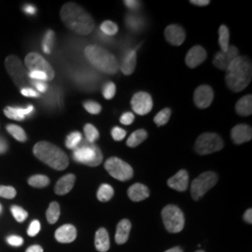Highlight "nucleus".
<instances>
[{"label":"nucleus","mask_w":252,"mask_h":252,"mask_svg":"<svg viewBox=\"0 0 252 252\" xmlns=\"http://www.w3.org/2000/svg\"><path fill=\"white\" fill-rule=\"evenodd\" d=\"M60 16L69 29L80 35L91 34L95 25L91 15L74 2L66 3L62 7Z\"/></svg>","instance_id":"1"},{"label":"nucleus","mask_w":252,"mask_h":252,"mask_svg":"<svg viewBox=\"0 0 252 252\" xmlns=\"http://www.w3.org/2000/svg\"><path fill=\"white\" fill-rule=\"evenodd\" d=\"M252 78V61L248 56L239 55L228 67L225 81L231 91L238 92L249 86Z\"/></svg>","instance_id":"2"},{"label":"nucleus","mask_w":252,"mask_h":252,"mask_svg":"<svg viewBox=\"0 0 252 252\" xmlns=\"http://www.w3.org/2000/svg\"><path fill=\"white\" fill-rule=\"evenodd\" d=\"M35 156L55 170H65L69 164L68 155L56 145L47 141H41L34 146Z\"/></svg>","instance_id":"3"},{"label":"nucleus","mask_w":252,"mask_h":252,"mask_svg":"<svg viewBox=\"0 0 252 252\" xmlns=\"http://www.w3.org/2000/svg\"><path fill=\"white\" fill-rule=\"evenodd\" d=\"M86 58L98 70L113 75L119 70V63L117 58L110 51L98 45L87 46L84 50Z\"/></svg>","instance_id":"4"},{"label":"nucleus","mask_w":252,"mask_h":252,"mask_svg":"<svg viewBox=\"0 0 252 252\" xmlns=\"http://www.w3.org/2000/svg\"><path fill=\"white\" fill-rule=\"evenodd\" d=\"M73 153L74 160L88 166H97L103 161V153L100 148L94 143H90L87 140L82 141Z\"/></svg>","instance_id":"5"},{"label":"nucleus","mask_w":252,"mask_h":252,"mask_svg":"<svg viewBox=\"0 0 252 252\" xmlns=\"http://www.w3.org/2000/svg\"><path fill=\"white\" fill-rule=\"evenodd\" d=\"M224 147L222 137L215 133H204L194 144V151L200 155H207L221 151Z\"/></svg>","instance_id":"6"},{"label":"nucleus","mask_w":252,"mask_h":252,"mask_svg":"<svg viewBox=\"0 0 252 252\" xmlns=\"http://www.w3.org/2000/svg\"><path fill=\"white\" fill-rule=\"evenodd\" d=\"M161 218L164 227L169 232H182L184 228L185 219L183 212L177 206L168 205L161 210Z\"/></svg>","instance_id":"7"},{"label":"nucleus","mask_w":252,"mask_h":252,"mask_svg":"<svg viewBox=\"0 0 252 252\" xmlns=\"http://www.w3.org/2000/svg\"><path fill=\"white\" fill-rule=\"evenodd\" d=\"M5 67L13 82L21 88L28 85V72L22 63L20 58L15 55H10L5 60Z\"/></svg>","instance_id":"8"},{"label":"nucleus","mask_w":252,"mask_h":252,"mask_svg":"<svg viewBox=\"0 0 252 252\" xmlns=\"http://www.w3.org/2000/svg\"><path fill=\"white\" fill-rule=\"evenodd\" d=\"M219 177L215 172H205L196 178L191 185V193L193 200L198 201L212 189L218 182Z\"/></svg>","instance_id":"9"},{"label":"nucleus","mask_w":252,"mask_h":252,"mask_svg":"<svg viewBox=\"0 0 252 252\" xmlns=\"http://www.w3.org/2000/svg\"><path fill=\"white\" fill-rule=\"evenodd\" d=\"M105 169L112 178L120 182L129 181L134 175L131 165L117 157H111L105 161Z\"/></svg>","instance_id":"10"},{"label":"nucleus","mask_w":252,"mask_h":252,"mask_svg":"<svg viewBox=\"0 0 252 252\" xmlns=\"http://www.w3.org/2000/svg\"><path fill=\"white\" fill-rule=\"evenodd\" d=\"M25 66L30 72L38 71L42 72L47 76L48 81H52L55 77V72L49 62L45 60L41 55L36 52H30L25 57Z\"/></svg>","instance_id":"11"},{"label":"nucleus","mask_w":252,"mask_h":252,"mask_svg":"<svg viewBox=\"0 0 252 252\" xmlns=\"http://www.w3.org/2000/svg\"><path fill=\"white\" fill-rule=\"evenodd\" d=\"M131 106L133 111L143 116L151 112L153 107V101L150 93L146 92H138L132 97Z\"/></svg>","instance_id":"12"},{"label":"nucleus","mask_w":252,"mask_h":252,"mask_svg":"<svg viewBox=\"0 0 252 252\" xmlns=\"http://www.w3.org/2000/svg\"><path fill=\"white\" fill-rule=\"evenodd\" d=\"M214 92L210 86L208 85H200L194 91L193 94V102L194 105L201 110L207 109L213 102Z\"/></svg>","instance_id":"13"},{"label":"nucleus","mask_w":252,"mask_h":252,"mask_svg":"<svg viewBox=\"0 0 252 252\" xmlns=\"http://www.w3.org/2000/svg\"><path fill=\"white\" fill-rule=\"evenodd\" d=\"M237 56H239V50L235 46H231L226 51L221 50L216 53L213 60V65L221 70L226 71L230 64Z\"/></svg>","instance_id":"14"},{"label":"nucleus","mask_w":252,"mask_h":252,"mask_svg":"<svg viewBox=\"0 0 252 252\" xmlns=\"http://www.w3.org/2000/svg\"><path fill=\"white\" fill-rule=\"evenodd\" d=\"M207 57L206 50H205L202 46L196 45L193 46L191 50H189L186 54L185 62L188 68L195 69L204 63Z\"/></svg>","instance_id":"15"},{"label":"nucleus","mask_w":252,"mask_h":252,"mask_svg":"<svg viewBox=\"0 0 252 252\" xmlns=\"http://www.w3.org/2000/svg\"><path fill=\"white\" fill-rule=\"evenodd\" d=\"M164 38L171 45L181 46L186 39V33L181 25L170 24L164 29Z\"/></svg>","instance_id":"16"},{"label":"nucleus","mask_w":252,"mask_h":252,"mask_svg":"<svg viewBox=\"0 0 252 252\" xmlns=\"http://www.w3.org/2000/svg\"><path fill=\"white\" fill-rule=\"evenodd\" d=\"M231 138L236 145L251 141L252 138V127L246 124L235 125L231 132Z\"/></svg>","instance_id":"17"},{"label":"nucleus","mask_w":252,"mask_h":252,"mask_svg":"<svg viewBox=\"0 0 252 252\" xmlns=\"http://www.w3.org/2000/svg\"><path fill=\"white\" fill-rule=\"evenodd\" d=\"M167 185L178 192H185L188 189L189 185L188 172L184 169L180 170L167 181Z\"/></svg>","instance_id":"18"},{"label":"nucleus","mask_w":252,"mask_h":252,"mask_svg":"<svg viewBox=\"0 0 252 252\" xmlns=\"http://www.w3.org/2000/svg\"><path fill=\"white\" fill-rule=\"evenodd\" d=\"M77 237V229L71 224H65L55 232V238L58 242H73Z\"/></svg>","instance_id":"19"},{"label":"nucleus","mask_w":252,"mask_h":252,"mask_svg":"<svg viewBox=\"0 0 252 252\" xmlns=\"http://www.w3.org/2000/svg\"><path fill=\"white\" fill-rule=\"evenodd\" d=\"M127 194L132 201L140 202L147 199L150 196V190L144 184L136 183L133 184L128 189Z\"/></svg>","instance_id":"20"},{"label":"nucleus","mask_w":252,"mask_h":252,"mask_svg":"<svg viewBox=\"0 0 252 252\" xmlns=\"http://www.w3.org/2000/svg\"><path fill=\"white\" fill-rule=\"evenodd\" d=\"M75 182H76L75 175H73V174L66 175L63 178H61L56 183V185L54 187V192L58 195H65L73 189Z\"/></svg>","instance_id":"21"},{"label":"nucleus","mask_w":252,"mask_h":252,"mask_svg":"<svg viewBox=\"0 0 252 252\" xmlns=\"http://www.w3.org/2000/svg\"><path fill=\"white\" fill-rule=\"evenodd\" d=\"M131 231V222L129 220H121L117 225V230L115 234V241L119 245L127 242Z\"/></svg>","instance_id":"22"},{"label":"nucleus","mask_w":252,"mask_h":252,"mask_svg":"<svg viewBox=\"0 0 252 252\" xmlns=\"http://www.w3.org/2000/svg\"><path fill=\"white\" fill-rule=\"evenodd\" d=\"M137 66V51L130 50L127 51L121 61V70L124 75L129 76L134 73Z\"/></svg>","instance_id":"23"},{"label":"nucleus","mask_w":252,"mask_h":252,"mask_svg":"<svg viewBox=\"0 0 252 252\" xmlns=\"http://www.w3.org/2000/svg\"><path fill=\"white\" fill-rule=\"evenodd\" d=\"M34 111L33 106H28L26 109L22 108H11L7 107L4 109V114L7 118L15 120V121H23L26 115H29Z\"/></svg>","instance_id":"24"},{"label":"nucleus","mask_w":252,"mask_h":252,"mask_svg":"<svg viewBox=\"0 0 252 252\" xmlns=\"http://www.w3.org/2000/svg\"><path fill=\"white\" fill-rule=\"evenodd\" d=\"M94 245L96 250L99 252H107L110 250V236L109 232L105 228H100L95 232Z\"/></svg>","instance_id":"25"},{"label":"nucleus","mask_w":252,"mask_h":252,"mask_svg":"<svg viewBox=\"0 0 252 252\" xmlns=\"http://www.w3.org/2000/svg\"><path fill=\"white\" fill-rule=\"evenodd\" d=\"M235 111L240 116H250L252 114V95L248 94L237 101Z\"/></svg>","instance_id":"26"},{"label":"nucleus","mask_w":252,"mask_h":252,"mask_svg":"<svg viewBox=\"0 0 252 252\" xmlns=\"http://www.w3.org/2000/svg\"><path fill=\"white\" fill-rule=\"evenodd\" d=\"M147 138H148L147 131L144 129H138L132 133L126 141V145L130 148H136L145 141Z\"/></svg>","instance_id":"27"},{"label":"nucleus","mask_w":252,"mask_h":252,"mask_svg":"<svg viewBox=\"0 0 252 252\" xmlns=\"http://www.w3.org/2000/svg\"><path fill=\"white\" fill-rule=\"evenodd\" d=\"M60 217V206L57 202H52L49 206V208L46 211V218L47 221L50 224H54L57 222Z\"/></svg>","instance_id":"28"},{"label":"nucleus","mask_w":252,"mask_h":252,"mask_svg":"<svg viewBox=\"0 0 252 252\" xmlns=\"http://www.w3.org/2000/svg\"><path fill=\"white\" fill-rule=\"evenodd\" d=\"M229 41H230V32L226 25L222 24L219 29V44L221 46L222 51H226L229 49Z\"/></svg>","instance_id":"29"},{"label":"nucleus","mask_w":252,"mask_h":252,"mask_svg":"<svg viewBox=\"0 0 252 252\" xmlns=\"http://www.w3.org/2000/svg\"><path fill=\"white\" fill-rule=\"evenodd\" d=\"M114 195V189L110 184H102L97 191V199L100 202H109Z\"/></svg>","instance_id":"30"},{"label":"nucleus","mask_w":252,"mask_h":252,"mask_svg":"<svg viewBox=\"0 0 252 252\" xmlns=\"http://www.w3.org/2000/svg\"><path fill=\"white\" fill-rule=\"evenodd\" d=\"M28 184L34 188H44L50 184V179L44 175H35L29 178Z\"/></svg>","instance_id":"31"},{"label":"nucleus","mask_w":252,"mask_h":252,"mask_svg":"<svg viewBox=\"0 0 252 252\" xmlns=\"http://www.w3.org/2000/svg\"><path fill=\"white\" fill-rule=\"evenodd\" d=\"M7 130L10 133V135L17 139L18 141L24 142L27 139V136L25 134L24 130L19 126V125H15V124H9L7 126Z\"/></svg>","instance_id":"32"},{"label":"nucleus","mask_w":252,"mask_h":252,"mask_svg":"<svg viewBox=\"0 0 252 252\" xmlns=\"http://www.w3.org/2000/svg\"><path fill=\"white\" fill-rule=\"evenodd\" d=\"M81 140H82V136L80 132H72L67 137L66 146L68 149L75 150L81 144Z\"/></svg>","instance_id":"33"},{"label":"nucleus","mask_w":252,"mask_h":252,"mask_svg":"<svg viewBox=\"0 0 252 252\" xmlns=\"http://www.w3.org/2000/svg\"><path fill=\"white\" fill-rule=\"evenodd\" d=\"M171 113L172 111L170 109L165 108V109L161 110L159 113L156 114V116L154 117V120H153V121L156 123L157 126L165 125V124L168 122V121H169L170 117H171Z\"/></svg>","instance_id":"34"},{"label":"nucleus","mask_w":252,"mask_h":252,"mask_svg":"<svg viewBox=\"0 0 252 252\" xmlns=\"http://www.w3.org/2000/svg\"><path fill=\"white\" fill-rule=\"evenodd\" d=\"M100 30L107 36H114L118 33L119 27L112 21H105L100 25Z\"/></svg>","instance_id":"35"},{"label":"nucleus","mask_w":252,"mask_h":252,"mask_svg":"<svg viewBox=\"0 0 252 252\" xmlns=\"http://www.w3.org/2000/svg\"><path fill=\"white\" fill-rule=\"evenodd\" d=\"M84 134L86 137V140L90 143H93L99 138V132L91 123H87L84 126Z\"/></svg>","instance_id":"36"},{"label":"nucleus","mask_w":252,"mask_h":252,"mask_svg":"<svg viewBox=\"0 0 252 252\" xmlns=\"http://www.w3.org/2000/svg\"><path fill=\"white\" fill-rule=\"evenodd\" d=\"M53 42H54V32L52 30L47 31L44 36L43 43H42V47H43V50L45 53H47V54L50 53L51 47L53 46Z\"/></svg>","instance_id":"37"},{"label":"nucleus","mask_w":252,"mask_h":252,"mask_svg":"<svg viewBox=\"0 0 252 252\" xmlns=\"http://www.w3.org/2000/svg\"><path fill=\"white\" fill-rule=\"evenodd\" d=\"M10 211L14 219L18 222H24L28 217V213L19 206H12L10 208Z\"/></svg>","instance_id":"38"},{"label":"nucleus","mask_w":252,"mask_h":252,"mask_svg":"<svg viewBox=\"0 0 252 252\" xmlns=\"http://www.w3.org/2000/svg\"><path fill=\"white\" fill-rule=\"evenodd\" d=\"M83 107L86 111L92 115H97L102 111V107L100 104L95 102V101L88 100L83 103Z\"/></svg>","instance_id":"39"},{"label":"nucleus","mask_w":252,"mask_h":252,"mask_svg":"<svg viewBox=\"0 0 252 252\" xmlns=\"http://www.w3.org/2000/svg\"><path fill=\"white\" fill-rule=\"evenodd\" d=\"M116 94V85L113 82H107L103 87V96L107 100H111Z\"/></svg>","instance_id":"40"},{"label":"nucleus","mask_w":252,"mask_h":252,"mask_svg":"<svg viewBox=\"0 0 252 252\" xmlns=\"http://www.w3.org/2000/svg\"><path fill=\"white\" fill-rule=\"evenodd\" d=\"M17 192L11 186H0V197L6 199H12L16 196Z\"/></svg>","instance_id":"41"},{"label":"nucleus","mask_w":252,"mask_h":252,"mask_svg":"<svg viewBox=\"0 0 252 252\" xmlns=\"http://www.w3.org/2000/svg\"><path fill=\"white\" fill-rule=\"evenodd\" d=\"M111 136L113 137L114 140L116 141H121L125 137H126V131L124 129H122L121 127H114L111 130Z\"/></svg>","instance_id":"42"},{"label":"nucleus","mask_w":252,"mask_h":252,"mask_svg":"<svg viewBox=\"0 0 252 252\" xmlns=\"http://www.w3.org/2000/svg\"><path fill=\"white\" fill-rule=\"evenodd\" d=\"M126 24L128 27H130L134 30H137L138 27L141 26V21L139 20V18L136 17V16H128L126 19Z\"/></svg>","instance_id":"43"},{"label":"nucleus","mask_w":252,"mask_h":252,"mask_svg":"<svg viewBox=\"0 0 252 252\" xmlns=\"http://www.w3.org/2000/svg\"><path fill=\"white\" fill-rule=\"evenodd\" d=\"M40 231H41V222L35 220L31 222L29 228L27 230V233L29 236H36Z\"/></svg>","instance_id":"44"},{"label":"nucleus","mask_w":252,"mask_h":252,"mask_svg":"<svg viewBox=\"0 0 252 252\" xmlns=\"http://www.w3.org/2000/svg\"><path fill=\"white\" fill-rule=\"evenodd\" d=\"M135 121V115L132 112L123 113L120 118V121L124 125H130Z\"/></svg>","instance_id":"45"},{"label":"nucleus","mask_w":252,"mask_h":252,"mask_svg":"<svg viewBox=\"0 0 252 252\" xmlns=\"http://www.w3.org/2000/svg\"><path fill=\"white\" fill-rule=\"evenodd\" d=\"M28 76H29V78L33 79V80H35V81H48V79H47V76H46L44 73H42V72L33 71V72H29V73H28Z\"/></svg>","instance_id":"46"},{"label":"nucleus","mask_w":252,"mask_h":252,"mask_svg":"<svg viewBox=\"0 0 252 252\" xmlns=\"http://www.w3.org/2000/svg\"><path fill=\"white\" fill-rule=\"evenodd\" d=\"M7 241L10 246L13 247H20L23 244V239L18 235H10V237L7 238Z\"/></svg>","instance_id":"47"},{"label":"nucleus","mask_w":252,"mask_h":252,"mask_svg":"<svg viewBox=\"0 0 252 252\" xmlns=\"http://www.w3.org/2000/svg\"><path fill=\"white\" fill-rule=\"evenodd\" d=\"M123 3L125 4V6L127 8L133 10H138L141 6V3L139 1H136V0H125V1H123Z\"/></svg>","instance_id":"48"},{"label":"nucleus","mask_w":252,"mask_h":252,"mask_svg":"<svg viewBox=\"0 0 252 252\" xmlns=\"http://www.w3.org/2000/svg\"><path fill=\"white\" fill-rule=\"evenodd\" d=\"M21 92L23 95L27 96V97H39L40 96V93H38L37 92L34 91L31 88H23V89H22Z\"/></svg>","instance_id":"49"},{"label":"nucleus","mask_w":252,"mask_h":252,"mask_svg":"<svg viewBox=\"0 0 252 252\" xmlns=\"http://www.w3.org/2000/svg\"><path fill=\"white\" fill-rule=\"evenodd\" d=\"M34 85L38 89V91L41 92H45L48 90V85L43 81H35Z\"/></svg>","instance_id":"50"},{"label":"nucleus","mask_w":252,"mask_h":252,"mask_svg":"<svg viewBox=\"0 0 252 252\" xmlns=\"http://www.w3.org/2000/svg\"><path fill=\"white\" fill-rule=\"evenodd\" d=\"M190 3L192 5L198 6V7H204V6H207L210 4L209 0H191Z\"/></svg>","instance_id":"51"},{"label":"nucleus","mask_w":252,"mask_h":252,"mask_svg":"<svg viewBox=\"0 0 252 252\" xmlns=\"http://www.w3.org/2000/svg\"><path fill=\"white\" fill-rule=\"evenodd\" d=\"M244 220L245 222L249 224H252V208H249L247 211L245 212L244 214Z\"/></svg>","instance_id":"52"},{"label":"nucleus","mask_w":252,"mask_h":252,"mask_svg":"<svg viewBox=\"0 0 252 252\" xmlns=\"http://www.w3.org/2000/svg\"><path fill=\"white\" fill-rule=\"evenodd\" d=\"M8 150V144L7 141L3 138V137H0V154H3L5 153Z\"/></svg>","instance_id":"53"},{"label":"nucleus","mask_w":252,"mask_h":252,"mask_svg":"<svg viewBox=\"0 0 252 252\" xmlns=\"http://www.w3.org/2000/svg\"><path fill=\"white\" fill-rule=\"evenodd\" d=\"M23 10L26 12V13H28V14H35L36 13V8L33 6V5H30V4H28V5H25L24 7H23Z\"/></svg>","instance_id":"54"},{"label":"nucleus","mask_w":252,"mask_h":252,"mask_svg":"<svg viewBox=\"0 0 252 252\" xmlns=\"http://www.w3.org/2000/svg\"><path fill=\"white\" fill-rule=\"evenodd\" d=\"M25 252H43V249L39 245H33L28 248Z\"/></svg>","instance_id":"55"},{"label":"nucleus","mask_w":252,"mask_h":252,"mask_svg":"<svg viewBox=\"0 0 252 252\" xmlns=\"http://www.w3.org/2000/svg\"><path fill=\"white\" fill-rule=\"evenodd\" d=\"M183 252V251L180 247H175V248H172L170 250H167L166 252Z\"/></svg>","instance_id":"56"},{"label":"nucleus","mask_w":252,"mask_h":252,"mask_svg":"<svg viewBox=\"0 0 252 252\" xmlns=\"http://www.w3.org/2000/svg\"><path fill=\"white\" fill-rule=\"evenodd\" d=\"M203 252V251H197V252Z\"/></svg>","instance_id":"57"},{"label":"nucleus","mask_w":252,"mask_h":252,"mask_svg":"<svg viewBox=\"0 0 252 252\" xmlns=\"http://www.w3.org/2000/svg\"><path fill=\"white\" fill-rule=\"evenodd\" d=\"M1 208H2V206H1V205H0V211H1Z\"/></svg>","instance_id":"58"}]
</instances>
